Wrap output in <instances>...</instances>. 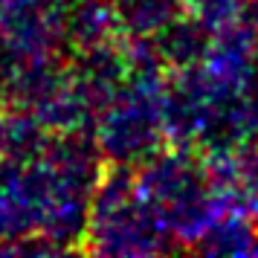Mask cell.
Segmentation results:
<instances>
[{
	"label": "cell",
	"mask_w": 258,
	"mask_h": 258,
	"mask_svg": "<svg viewBox=\"0 0 258 258\" xmlns=\"http://www.w3.org/2000/svg\"><path fill=\"white\" fill-rule=\"evenodd\" d=\"M171 229L137 188V168L105 163L90 198V221L82 252L113 258H142L177 252Z\"/></svg>",
	"instance_id": "cell-1"
},
{
	"label": "cell",
	"mask_w": 258,
	"mask_h": 258,
	"mask_svg": "<svg viewBox=\"0 0 258 258\" xmlns=\"http://www.w3.org/2000/svg\"><path fill=\"white\" fill-rule=\"evenodd\" d=\"M137 188L183 249L195 244L223 212L212 188L206 154L195 145L165 142L157 154L137 165Z\"/></svg>",
	"instance_id": "cell-2"
},
{
	"label": "cell",
	"mask_w": 258,
	"mask_h": 258,
	"mask_svg": "<svg viewBox=\"0 0 258 258\" xmlns=\"http://www.w3.org/2000/svg\"><path fill=\"white\" fill-rule=\"evenodd\" d=\"M163 76H128L125 84L105 102L93 125V137L105 163L137 168L165 142L163 122Z\"/></svg>",
	"instance_id": "cell-3"
},
{
	"label": "cell",
	"mask_w": 258,
	"mask_h": 258,
	"mask_svg": "<svg viewBox=\"0 0 258 258\" xmlns=\"http://www.w3.org/2000/svg\"><path fill=\"white\" fill-rule=\"evenodd\" d=\"M58 188L61 177L44 154L29 163L0 160V246L41 232Z\"/></svg>",
	"instance_id": "cell-4"
},
{
	"label": "cell",
	"mask_w": 258,
	"mask_h": 258,
	"mask_svg": "<svg viewBox=\"0 0 258 258\" xmlns=\"http://www.w3.org/2000/svg\"><path fill=\"white\" fill-rule=\"evenodd\" d=\"M73 0H3L0 35L26 58H67Z\"/></svg>",
	"instance_id": "cell-5"
},
{
	"label": "cell",
	"mask_w": 258,
	"mask_h": 258,
	"mask_svg": "<svg viewBox=\"0 0 258 258\" xmlns=\"http://www.w3.org/2000/svg\"><path fill=\"white\" fill-rule=\"evenodd\" d=\"M151 41L168 70H183V67L203 64L212 44V32L200 21H195L188 12H183L165 26L163 32H157Z\"/></svg>",
	"instance_id": "cell-6"
},
{
	"label": "cell",
	"mask_w": 258,
	"mask_h": 258,
	"mask_svg": "<svg viewBox=\"0 0 258 258\" xmlns=\"http://www.w3.org/2000/svg\"><path fill=\"white\" fill-rule=\"evenodd\" d=\"M255 241H258L255 218H249L244 212L223 209L188 249L200 252V255H252Z\"/></svg>",
	"instance_id": "cell-7"
},
{
	"label": "cell",
	"mask_w": 258,
	"mask_h": 258,
	"mask_svg": "<svg viewBox=\"0 0 258 258\" xmlns=\"http://www.w3.org/2000/svg\"><path fill=\"white\" fill-rule=\"evenodd\" d=\"M119 38V26L107 0H73L67 12V55L110 44Z\"/></svg>",
	"instance_id": "cell-8"
},
{
	"label": "cell",
	"mask_w": 258,
	"mask_h": 258,
	"mask_svg": "<svg viewBox=\"0 0 258 258\" xmlns=\"http://www.w3.org/2000/svg\"><path fill=\"white\" fill-rule=\"evenodd\" d=\"M122 38H154L186 12V0H107Z\"/></svg>",
	"instance_id": "cell-9"
},
{
	"label": "cell",
	"mask_w": 258,
	"mask_h": 258,
	"mask_svg": "<svg viewBox=\"0 0 258 258\" xmlns=\"http://www.w3.org/2000/svg\"><path fill=\"white\" fill-rule=\"evenodd\" d=\"M49 131L26 107H9L3 113V137H0V160L29 163L47 151Z\"/></svg>",
	"instance_id": "cell-10"
},
{
	"label": "cell",
	"mask_w": 258,
	"mask_h": 258,
	"mask_svg": "<svg viewBox=\"0 0 258 258\" xmlns=\"http://www.w3.org/2000/svg\"><path fill=\"white\" fill-rule=\"evenodd\" d=\"M246 0H186V12L200 21L209 32H218L221 26L241 18Z\"/></svg>",
	"instance_id": "cell-11"
},
{
	"label": "cell",
	"mask_w": 258,
	"mask_h": 258,
	"mask_svg": "<svg viewBox=\"0 0 258 258\" xmlns=\"http://www.w3.org/2000/svg\"><path fill=\"white\" fill-rule=\"evenodd\" d=\"M252 252H255V255H258V241H255V249H252Z\"/></svg>",
	"instance_id": "cell-12"
},
{
	"label": "cell",
	"mask_w": 258,
	"mask_h": 258,
	"mask_svg": "<svg viewBox=\"0 0 258 258\" xmlns=\"http://www.w3.org/2000/svg\"><path fill=\"white\" fill-rule=\"evenodd\" d=\"M0 9H3V0H0Z\"/></svg>",
	"instance_id": "cell-13"
}]
</instances>
